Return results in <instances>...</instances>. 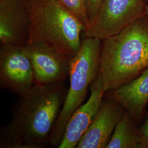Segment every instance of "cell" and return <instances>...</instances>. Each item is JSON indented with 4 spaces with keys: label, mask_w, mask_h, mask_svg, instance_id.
<instances>
[{
    "label": "cell",
    "mask_w": 148,
    "mask_h": 148,
    "mask_svg": "<svg viewBox=\"0 0 148 148\" xmlns=\"http://www.w3.org/2000/svg\"><path fill=\"white\" fill-rule=\"evenodd\" d=\"M145 1L147 2V3H148V0H145Z\"/></svg>",
    "instance_id": "17"
},
{
    "label": "cell",
    "mask_w": 148,
    "mask_h": 148,
    "mask_svg": "<svg viewBox=\"0 0 148 148\" xmlns=\"http://www.w3.org/2000/svg\"><path fill=\"white\" fill-rule=\"evenodd\" d=\"M140 148H148V112L147 111L143 123L139 127Z\"/></svg>",
    "instance_id": "15"
},
{
    "label": "cell",
    "mask_w": 148,
    "mask_h": 148,
    "mask_svg": "<svg viewBox=\"0 0 148 148\" xmlns=\"http://www.w3.org/2000/svg\"><path fill=\"white\" fill-rule=\"evenodd\" d=\"M106 98L121 104L139 125L148 105V70L125 85L106 92Z\"/></svg>",
    "instance_id": "11"
},
{
    "label": "cell",
    "mask_w": 148,
    "mask_h": 148,
    "mask_svg": "<svg viewBox=\"0 0 148 148\" xmlns=\"http://www.w3.org/2000/svg\"><path fill=\"white\" fill-rule=\"evenodd\" d=\"M30 19L24 0H0L1 45L28 44Z\"/></svg>",
    "instance_id": "8"
},
{
    "label": "cell",
    "mask_w": 148,
    "mask_h": 148,
    "mask_svg": "<svg viewBox=\"0 0 148 148\" xmlns=\"http://www.w3.org/2000/svg\"><path fill=\"white\" fill-rule=\"evenodd\" d=\"M24 49L32 63L35 84L63 83L69 76L71 59L42 43H30Z\"/></svg>",
    "instance_id": "7"
},
{
    "label": "cell",
    "mask_w": 148,
    "mask_h": 148,
    "mask_svg": "<svg viewBox=\"0 0 148 148\" xmlns=\"http://www.w3.org/2000/svg\"><path fill=\"white\" fill-rule=\"evenodd\" d=\"M99 75L106 92L148 70V16L143 14L116 35L102 40Z\"/></svg>",
    "instance_id": "2"
},
{
    "label": "cell",
    "mask_w": 148,
    "mask_h": 148,
    "mask_svg": "<svg viewBox=\"0 0 148 148\" xmlns=\"http://www.w3.org/2000/svg\"><path fill=\"white\" fill-rule=\"evenodd\" d=\"M35 85L32 63L24 47L1 45V88L21 95Z\"/></svg>",
    "instance_id": "6"
},
{
    "label": "cell",
    "mask_w": 148,
    "mask_h": 148,
    "mask_svg": "<svg viewBox=\"0 0 148 148\" xmlns=\"http://www.w3.org/2000/svg\"><path fill=\"white\" fill-rule=\"evenodd\" d=\"M145 0H104L95 19L84 30V37L101 40L121 32L145 14Z\"/></svg>",
    "instance_id": "5"
},
{
    "label": "cell",
    "mask_w": 148,
    "mask_h": 148,
    "mask_svg": "<svg viewBox=\"0 0 148 148\" xmlns=\"http://www.w3.org/2000/svg\"><path fill=\"white\" fill-rule=\"evenodd\" d=\"M90 88V95L88 101L78 108L70 118L58 148H76L100 108L106 92L99 73Z\"/></svg>",
    "instance_id": "9"
},
{
    "label": "cell",
    "mask_w": 148,
    "mask_h": 148,
    "mask_svg": "<svg viewBox=\"0 0 148 148\" xmlns=\"http://www.w3.org/2000/svg\"><path fill=\"white\" fill-rule=\"evenodd\" d=\"M101 42L98 38L84 37L79 51L71 59L69 89L51 132L50 146L58 148L70 118L83 104L88 88L99 75Z\"/></svg>",
    "instance_id": "4"
},
{
    "label": "cell",
    "mask_w": 148,
    "mask_h": 148,
    "mask_svg": "<svg viewBox=\"0 0 148 148\" xmlns=\"http://www.w3.org/2000/svg\"><path fill=\"white\" fill-rule=\"evenodd\" d=\"M145 14L148 16V3H147V5H146L145 11Z\"/></svg>",
    "instance_id": "16"
},
{
    "label": "cell",
    "mask_w": 148,
    "mask_h": 148,
    "mask_svg": "<svg viewBox=\"0 0 148 148\" xmlns=\"http://www.w3.org/2000/svg\"><path fill=\"white\" fill-rule=\"evenodd\" d=\"M103 1L104 0H85L87 16L89 20L88 25L95 19L98 14Z\"/></svg>",
    "instance_id": "14"
},
{
    "label": "cell",
    "mask_w": 148,
    "mask_h": 148,
    "mask_svg": "<svg viewBox=\"0 0 148 148\" xmlns=\"http://www.w3.org/2000/svg\"><path fill=\"white\" fill-rule=\"evenodd\" d=\"M30 19L28 43H42L71 59L81 47L85 27L58 0H24Z\"/></svg>",
    "instance_id": "3"
},
{
    "label": "cell",
    "mask_w": 148,
    "mask_h": 148,
    "mask_svg": "<svg viewBox=\"0 0 148 148\" xmlns=\"http://www.w3.org/2000/svg\"><path fill=\"white\" fill-rule=\"evenodd\" d=\"M139 127L125 110L106 148H140Z\"/></svg>",
    "instance_id": "12"
},
{
    "label": "cell",
    "mask_w": 148,
    "mask_h": 148,
    "mask_svg": "<svg viewBox=\"0 0 148 148\" xmlns=\"http://www.w3.org/2000/svg\"><path fill=\"white\" fill-rule=\"evenodd\" d=\"M68 90L63 83L35 84L19 95L10 121L1 129V148H43L49 145L53 127Z\"/></svg>",
    "instance_id": "1"
},
{
    "label": "cell",
    "mask_w": 148,
    "mask_h": 148,
    "mask_svg": "<svg viewBox=\"0 0 148 148\" xmlns=\"http://www.w3.org/2000/svg\"><path fill=\"white\" fill-rule=\"evenodd\" d=\"M125 109L106 98L76 148H106Z\"/></svg>",
    "instance_id": "10"
},
{
    "label": "cell",
    "mask_w": 148,
    "mask_h": 148,
    "mask_svg": "<svg viewBox=\"0 0 148 148\" xmlns=\"http://www.w3.org/2000/svg\"><path fill=\"white\" fill-rule=\"evenodd\" d=\"M64 7L75 16L84 25L85 29L88 25L85 0H58ZM85 30V29H84Z\"/></svg>",
    "instance_id": "13"
}]
</instances>
